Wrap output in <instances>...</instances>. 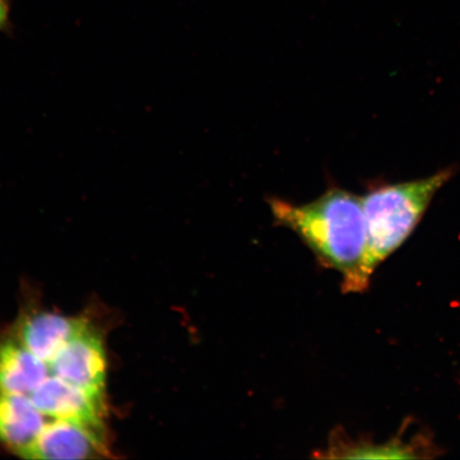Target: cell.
I'll list each match as a JSON object with an SVG mask.
<instances>
[{"label": "cell", "mask_w": 460, "mask_h": 460, "mask_svg": "<svg viewBox=\"0 0 460 460\" xmlns=\"http://www.w3.org/2000/svg\"><path fill=\"white\" fill-rule=\"evenodd\" d=\"M29 398L46 418L65 420L103 431L106 411L103 398L60 378L54 376L46 378Z\"/></svg>", "instance_id": "obj_4"}, {"label": "cell", "mask_w": 460, "mask_h": 460, "mask_svg": "<svg viewBox=\"0 0 460 460\" xmlns=\"http://www.w3.org/2000/svg\"><path fill=\"white\" fill-rule=\"evenodd\" d=\"M107 452L103 431L54 420L17 456L26 459H85Z\"/></svg>", "instance_id": "obj_5"}, {"label": "cell", "mask_w": 460, "mask_h": 460, "mask_svg": "<svg viewBox=\"0 0 460 460\" xmlns=\"http://www.w3.org/2000/svg\"><path fill=\"white\" fill-rule=\"evenodd\" d=\"M454 172L447 168L422 180L378 186L361 198L373 272L411 237L431 199Z\"/></svg>", "instance_id": "obj_2"}, {"label": "cell", "mask_w": 460, "mask_h": 460, "mask_svg": "<svg viewBox=\"0 0 460 460\" xmlns=\"http://www.w3.org/2000/svg\"><path fill=\"white\" fill-rule=\"evenodd\" d=\"M430 452L427 447V441L394 439L384 445H372L362 442V444H347L341 442L332 447L331 457L338 458H417L422 457L420 453Z\"/></svg>", "instance_id": "obj_9"}, {"label": "cell", "mask_w": 460, "mask_h": 460, "mask_svg": "<svg viewBox=\"0 0 460 460\" xmlns=\"http://www.w3.org/2000/svg\"><path fill=\"white\" fill-rule=\"evenodd\" d=\"M271 207L276 221L296 233L324 266L342 275L344 291L367 290L373 271L361 198L332 188L312 203L273 199Z\"/></svg>", "instance_id": "obj_1"}, {"label": "cell", "mask_w": 460, "mask_h": 460, "mask_svg": "<svg viewBox=\"0 0 460 460\" xmlns=\"http://www.w3.org/2000/svg\"><path fill=\"white\" fill-rule=\"evenodd\" d=\"M88 326L84 319L53 313L27 316L19 330V341L38 358L49 364L74 336Z\"/></svg>", "instance_id": "obj_6"}, {"label": "cell", "mask_w": 460, "mask_h": 460, "mask_svg": "<svg viewBox=\"0 0 460 460\" xmlns=\"http://www.w3.org/2000/svg\"><path fill=\"white\" fill-rule=\"evenodd\" d=\"M50 376L103 398L107 376L105 348L90 326L74 336L49 364Z\"/></svg>", "instance_id": "obj_3"}, {"label": "cell", "mask_w": 460, "mask_h": 460, "mask_svg": "<svg viewBox=\"0 0 460 460\" xmlns=\"http://www.w3.org/2000/svg\"><path fill=\"white\" fill-rule=\"evenodd\" d=\"M45 418L28 395L0 391V442L16 454L37 439Z\"/></svg>", "instance_id": "obj_8"}, {"label": "cell", "mask_w": 460, "mask_h": 460, "mask_svg": "<svg viewBox=\"0 0 460 460\" xmlns=\"http://www.w3.org/2000/svg\"><path fill=\"white\" fill-rule=\"evenodd\" d=\"M13 0H0V33L14 37L15 26L13 20Z\"/></svg>", "instance_id": "obj_10"}, {"label": "cell", "mask_w": 460, "mask_h": 460, "mask_svg": "<svg viewBox=\"0 0 460 460\" xmlns=\"http://www.w3.org/2000/svg\"><path fill=\"white\" fill-rule=\"evenodd\" d=\"M49 376V365L19 339L0 342V391L29 396Z\"/></svg>", "instance_id": "obj_7"}]
</instances>
